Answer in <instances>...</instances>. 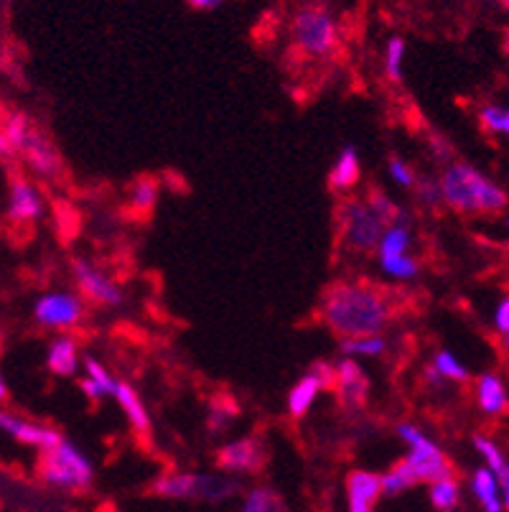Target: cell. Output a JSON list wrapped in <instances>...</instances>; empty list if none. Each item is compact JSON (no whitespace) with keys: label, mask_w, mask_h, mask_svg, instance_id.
<instances>
[{"label":"cell","mask_w":509,"mask_h":512,"mask_svg":"<svg viewBox=\"0 0 509 512\" xmlns=\"http://www.w3.org/2000/svg\"><path fill=\"white\" fill-rule=\"evenodd\" d=\"M79 388H82V393L87 395V398H90V400H102L107 395L105 390H102L100 385H97L95 380H92V377H87V375H84L82 380H79Z\"/></svg>","instance_id":"obj_38"},{"label":"cell","mask_w":509,"mask_h":512,"mask_svg":"<svg viewBox=\"0 0 509 512\" xmlns=\"http://www.w3.org/2000/svg\"><path fill=\"white\" fill-rule=\"evenodd\" d=\"M476 400H479V408L489 416H499V413L507 411L509 398H507V388L499 380L494 372H484L479 377V385H476Z\"/></svg>","instance_id":"obj_17"},{"label":"cell","mask_w":509,"mask_h":512,"mask_svg":"<svg viewBox=\"0 0 509 512\" xmlns=\"http://www.w3.org/2000/svg\"><path fill=\"white\" fill-rule=\"evenodd\" d=\"M349 512H372V502L382 495V474L352 472L347 477Z\"/></svg>","instance_id":"obj_15"},{"label":"cell","mask_w":509,"mask_h":512,"mask_svg":"<svg viewBox=\"0 0 509 512\" xmlns=\"http://www.w3.org/2000/svg\"><path fill=\"white\" fill-rule=\"evenodd\" d=\"M334 390L344 408H362L367 403V393H370V375L352 357H344L336 365Z\"/></svg>","instance_id":"obj_12"},{"label":"cell","mask_w":509,"mask_h":512,"mask_svg":"<svg viewBox=\"0 0 509 512\" xmlns=\"http://www.w3.org/2000/svg\"><path fill=\"white\" fill-rule=\"evenodd\" d=\"M46 367H49L54 375L72 377L79 367V352L74 339L59 337L49 344V352H46Z\"/></svg>","instance_id":"obj_18"},{"label":"cell","mask_w":509,"mask_h":512,"mask_svg":"<svg viewBox=\"0 0 509 512\" xmlns=\"http://www.w3.org/2000/svg\"><path fill=\"white\" fill-rule=\"evenodd\" d=\"M405 39L395 36V39L387 41V49H385V69H387V77L392 82H400L403 79V62H405Z\"/></svg>","instance_id":"obj_29"},{"label":"cell","mask_w":509,"mask_h":512,"mask_svg":"<svg viewBox=\"0 0 509 512\" xmlns=\"http://www.w3.org/2000/svg\"><path fill=\"white\" fill-rule=\"evenodd\" d=\"M443 204L461 214H497L509 204L502 186L469 164L448 166L441 179Z\"/></svg>","instance_id":"obj_2"},{"label":"cell","mask_w":509,"mask_h":512,"mask_svg":"<svg viewBox=\"0 0 509 512\" xmlns=\"http://www.w3.org/2000/svg\"><path fill=\"white\" fill-rule=\"evenodd\" d=\"M433 367H436L443 377H448V380H459V383L469 380V370H466L448 349H441V352H438L436 360H433Z\"/></svg>","instance_id":"obj_33"},{"label":"cell","mask_w":509,"mask_h":512,"mask_svg":"<svg viewBox=\"0 0 509 512\" xmlns=\"http://www.w3.org/2000/svg\"><path fill=\"white\" fill-rule=\"evenodd\" d=\"M431 502L438 512H454L459 505V484L456 479H441L431 484Z\"/></svg>","instance_id":"obj_27"},{"label":"cell","mask_w":509,"mask_h":512,"mask_svg":"<svg viewBox=\"0 0 509 512\" xmlns=\"http://www.w3.org/2000/svg\"><path fill=\"white\" fill-rule=\"evenodd\" d=\"M415 484H418V482H415V477L410 474L408 464L400 462V464H395V467L387 469V472L382 474V495L398 497L400 492L410 490V487H415Z\"/></svg>","instance_id":"obj_26"},{"label":"cell","mask_w":509,"mask_h":512,"mask_svg":"<svg viewBox=\"0 0 509 512\" xmlns=\"http://www.w3.org/2000/svg\"><path fill=\"white\" fill-rule=\"evenodd\" d=\"M499 3H502L504 8H509V0H499Z\"/></svg>","instance_id":"obj_45"},{"label":"cell","mask_w":509,"mask_h":512,"mask_svg":"<svg viewBox=\"0 0 509 512\" xmlns=\"http://www.w3.org/2000/svg\"><path fill=\"white\" fill-rule=\"evenodd\" d=\"M115 398H118L120 408L125 411L128 421L133 423V428H138V431H146V428H148V413H146V406H143V400H140V395L135 393L130 385L120 383Z\"/></svg>","instance_id":"obj_23"},{"label":"cell","mask_w":509,"mask_h":512,"mask_svg":"<svg viewBox=\"0 0 509 512\" xmlns=\"http://www.w3.org/2000/svg\"><path fill=\"white\" fill-rule=\"evenodd\" d=\"M504 227H507V230H509V217H507V220H504Z\"/></svg>","instance_id":"obj_46"},{"label":"cell","mask_w":509,"mask_h":512,"mask_svg":"<svg viewBox=\"0 0 509 512\" xmlns=\"http://www.w3.org/2000/svg\"><path fill=\"white\" fill-rule=\"evenodd\" d=\"M324 383L319 380L314 370H308V375H303L296 385H293L291 395H288V411H291L293 418H301L303 413L311 408V403L316 400V395L321 393Z\"/></svg>","instance_id":"obj_19"},{"label":"cell","mask_w":509,"mask_h":512,"mask_svg":"<svg viewBox=\"0 0 509 512\" xmlns=\"http://www.w3.org/2000/svg\"><path fill=\"white\" fill-rule=\"evenodd\" d=\"M415 197L426 209H438L443 204V189L441 181L431 179V176H420L415 181Z\"/></svg>","instance_id":"obj_31"},{"label":"cell","mask_w":509,"mask_h":512,"mask_svg":"<svg viewBox=\"0 0 509 512\" xmlns=\"http://www.w3.org/2000/svg\"><path fill=\"white\" fill-rule=\"evenodd\" d=\"M0 130L13 143L23 164L34 174H39L41 179H56V176L62 174V161H59L54 143L36 128L34 120L28 118V115L8 113L6 120L0 123Z\"/></svg>","instance_id":"obj_3"},{"label":"cell","mask_w":509,"mask_h":512,"mask_svg":"<svg viewBox=\"0 0 509 512\" xmlns=\"http://www.w3.org/2000/svg\"><path fill=\"white\" fill-rule=\"evenodd\" d=\"M39 472L46 482L54 487H64V490H84V487H90L92 477H95L87 456L64 439L54 449L41 451Z\"/></svg>","instance_id":"obj_6"},{"label":"cell","mask_w":509,"mask_h":512,"mask_svg":"<svg viewBox=\"0 0 509 512\" xmlns=\"http://www.w3.org/2000/svg\"><path fill=\"white\" fill-rule=\"evenodd\" d=\"M359 176H362V169H359V153L352 143L339 151L336 156V164L331 166L329 171V189L331 192H349L352 186L359 184Z\"/></svg>","instance_id":"obj_16"},{"label":"cell","mask_w":509,"mask_h":512,"mask_svg":"<svg viewBox=\"0 0 509 512\" xmlns=\"http://www.w3.org/2000/svg\"><path fill=\"white\" fill-rule=\"evenodd\" d=\"M382 271L387 273V276L398 278V281H410V278L418 276L420 265L418 260L410 258V255H400V258H387V260H380Z\"/></svg>","instance_id":"obj_32"},{"label":"cell","mask_w":509,"mask_h":512,"mask_svg":"<svg viewBox=\"0 0 509 512\" xmlns=\"http://www.w3.org/2000/svg\"><path fill=\"white\" fill-rule=\"evenodd\" d=\"M0 400H8V388H6V380L0 375Z\"/></svg>","instance_id":"obj_42"},{"label":"cell","mask_w":509,"mask_h":512,"mask_svg":"<svg viewBox=\"0 0 509 512\" xmlns=\"http://www.w3.org/2000/svg\"><path fill=\"white\" fill-rule=\"evenodd\" d=\"M504 51H507V54H509V36H507V39H504Z\"/></svg>","instance_id":"obj_44"},{"label":"cell","mask_w":509,"mask_h":512,"mask_svg":"<svg viewBox=\"0 0 509 512\" xmlns=\"http://www.w3.org/2000/svg\"><path fill=\"white\" fill-rule=\"evenodd\" d=\"M41 212H44V202H41L39 189L23 176H16L11 181V194H8V217L16 225H31L39 220Z\"/></svg>","instance_id":"obj_14"},{"label":"cell","mask_w":509,"mask_h":512,"mask_svg":"<svg viewBox=\"0 0 509 512\" xmlns=\"http://www.w3.org/2000/svg\"><path fill=\"white\" fill-rule=\"evenodd\" d=\"M84 306L79 296L67 291L44 293L34 306V319L46 329H69L79 324Z\"/></svg>","instance_id":"obj_10"},{"label":"cell","mask_w":509,"mask_h":512,"mask_svg":"<svg viewBox=\"0 0 509 512\" xmlns=\"http://www.w3.org/2000/svg\"><path fill=\"white\" fill-rule=\"evenodd\" d=\"M151 492L168 500H191V502H224L240 492V482L222 474L207 472H176L163 474L151 484Z\"/></svg>","instance_id":"obj_4"},{"label":"cell","mask_w":509,"mask_h":512,"mask_svg":"<svg viewBox=\"0 0 509 512\" xmlns=\"http://www.w3.org/2000/svg\"><path fill=\"white\" fill-rule=\"evenodd\" d=\"M494 324L502 334H509V299H504L502 304L497 306V314H494Z\"/></svg>","instance_id":"obj_40"},{"label":"cell","mask_w":509,"mask_h":512,"mask_svg":"<svg viewBox=\"0 0 509 512\" xmlns=\"http://www.w3.org/2000/svg\"><path fill=\"white\" fill-rule=\"evenodd\" d=\"M408 248H410V227L408 222H395V225H390L385 230V235H382L380 240V248H377V253H380V260H387V258H400V255H408Z\"/></svg>","instance_id":"obj_22"},{"label":"cell","mask_w":509,"mask_h":512,"mask_svg":"<svg viewBox=\"0 0 509 512\" xmlns=\"http://www.w3.org/2000/svg\"><path fill=\"white\" fill-rule=\"evenodd\" d=\"M74 271V278H77V286L79 291L87 296V299L97 301V304H105V306H120L123 304V291H120L115 283L110 281V278L105 276V273L100 271V268H95L92 263H87V260L77 258L72 265Z\"/></svg>","instance_id":"obj_11"},{"label":"cell","mask_w":509,"mask_h":512,"mask_svg":"<svg viewBox=\"0 0 509 512\" xmlns=\"http://www.w3.org/2000/svg\"><path fill=\"white\" fill-rule=\"evenodd\" d=\"M265 464H268V446L258 436H245L217 451V467L224 472L258 474L263 472Z\"/></svg>","instance_id":"obj_9"},{"label":"cell","mask_w":509,"mask_h":512,"mask_svg":"<svg viewBox=\"0 0 509 512\" xmlns=\"http://www.w3.org/2000/svg\"><path fill=\"white\" fill-rule=\"evenodd\" d=\"M482 125H484V130H489V133H502L504 107H497V105L484 107V110H482Z\"/></svg>","instance_id":"obj_37"},{"label":"cell","mask_w":509,"mask_h":512,"mask_svg":"<svg viewBox=\"0 0 509 512\" xmlns=\"http://www.w3.org/2000/svg\"><path fill=\"white\" fill-rule=\"evenodd\" d=\"M390 176L398 181L400 186H408V189L415 186V181H418L400 156H390Z\"/></svg>","instance_id":"obj_36"},{"label":"cell","mask_w":509,"mask_h":512,"mask_svg":"<svg viewBox=\"0 0 509 512\" xmlns=\"http://www.w3.org/2000/svg\"><path fill=\"white\" fill-rule=\"evenodd\" d=\"M0 161H3V164H13V161H18L16 148H13V143L8 141L3 130H0Z\"/></svg>","instance_id":"obj_39"},{"label":"cell","mask_w":509,"mask_h":512,"mask_svg":"<svg viewBox=\"0 0 509 512\" xmlns=\"http://www.w3.org/2000/svg\"><path fill=\"white\" fill-rule=\"evenodd\" d=\"M398 436L403 441H408L410 454L405 456L403 462L408 464L410 474L415 477V482H441V479L454 477V467L448 462V456L428 439L420 428L410 426V423H400Z\"/></svg>","instance_id":"obj_8"},{"label":"cell","mask_w":509,"mask_h":512,"mask_svg":"<svg viewBox=\"0 0 509 512\" xmlns=\"http://www.w3.org/2000/svg\"><path fill=\"white\" fill-rule=\"evenodd\" d=\"M0 431H6L8 436L18 439L21 444L39 446L41 451L54 449V446L62 441V434H59V431H54V428L39 426V423L26 421V418L16 416V413H8V411H0Z\"/></svg>","instance_id":"obj_13"},{"label":"cell","mask_w":509,"mask_h":512,"mask_svg":"<svg viewBox=\"0 0 509 512\" xmlns=\"http://www.w3.org/2000/svg\"><path fill=\"white\" fill-rule=\"evenodd\" d=\"M476 500L482 502L484 512H502V500H499V482L492 474V469H476L471 477Z\"/></svg>","instance_id":"obj_21"},{"label":"cell","mask_w":509,"mask_h":512,"mask_svg":"<svg viewBox=\"0 0 509 512\" xmlns=\"http://www.w3.org/2000/svg\"><path fill=\"white\" fill-rule=\"evenodd\" d=\"M502 133H507V136H509V107H504V128H502Z\"/></svg>","instance_id":"obj_43"},{"label":"cell","mask_w":509,"mask_h":512,"mask_svg":"<svg viewBox=\"0 0 509 512\" xmlns=\"http://www.w3.org/2000/svg\"><path fill=\"white\" fill-rule=\"evenodd\" d=\"M474 446L479 449V454L487 459L489 469H492V474L497 477L499 487H502V495H504V507L509 510V464L507 459H504L502 451L497 449V446L492 444V441L487 439V436H474Z\"/></svg>","instance_id":"obj_20"},{"label":"cell","mask_w":509,"mask_h":512,"mask_svg":"<svg viewBox=\"0 0 509 512\" xmlns=\"http://www.w3.org/2000/svg\"><path fill=\"white\" fill-rule=\"evenodd\" d=\"M291 39L306 57H329L339 44V29L329 8L321 3H303L291 18Z\"/></svg>","instance_id":"obj_5"},{"label":"cell","mask_w":509,"mask_h":512,"mask_svg":"<svg viewBox=\"0 0 509 512\" xmlns=\"http://www.w3.org/2000/svg\"><path fill=\"white\" fill-rule=\"evenodd\" d=\"M339 235L342 242L354 253H375L385 235V225L367 202L359 199H342L339 202Z\"/></svg>","instance_id":"obj_7"},{"label":"cell","mask_w":509,"mask_h":512,"mask_svg":"<svg viewBox=\"0 0 509 512\" xmlns=\"http://www.w3.org/2000/svg\"><path fill=\"white\" fill-rule=\"evenodd\" d=\"M387 349L385 339L377 334V337H354V339H342V352L344 357H357V355H367V357H377L382 355Z\"/></svg>","instance_id":"obj_28"},{"label":"cell","mask_w":509,"mask_h":512,"mask_svg":"<svg viewBox=\"0 0 509 512\" xmlns=\"http://www.w3.org/2000/svg\"><path fill=\"white\" fill-rule=\"evenodd\" d=\"M224 0H189V6L196 11H214V8L222 6Z\"/></svg>","instance_id":"obj_41"},{"label":"cell","mask_w":509,"mask_h":512,"mask_svg":"<svg viewBox=\"0 0 509 512\" xmlns=\"http://www.w3.org/2000/svg\"><path fill=\"white\" fill-rule=\"evenodd\" d=\"M321 321L344 339L377 337L392 319V304L377 288L336 281L321 293Z\"/></svg>","instance_id":"obj_1"},{"label":"cell","mask_w":509,"mask_h":512,"mask_svg":"<svg viewBox=\"0 0 509 512\" xmlns=\"http://www.w3.org/2000/svg\"><path fill=\"white\" fill-rule=\"evenodd\" d=\"M84 370H87V377H92V380H95L97 385H100L102 390H105L107 395H115L118 393V380H115V377L110 375V372L105 370V367L100 365V362L95 360V357H84Z\"/></svg>","instance_id":"obj_34"},{"label":"cell","mask_w":509,"mask_h":512,"mask_svg":"<svg viewBox=\"0 0 509 512\" xmlns=\"http://www.w3.org/2000/svg\"><path fill=\"white\" fill-rule=\"evenodd\" d=\"M237 413H240V408H237L235 403H227V400H217V403H212L207 416L209 431H212V434H222L224 428L235 421Z\"/></svg>","instance_id":"obj_30"},{"label":"cell","mask_w":509,"mask_h":512,"mask_svg":"<svg viewBox=\"0 0 509 512\" xmlns=\"http://www.w3.org/2000/svg\"><path fill=\"white\" fill-rule=\"evenodd\" d=\"M242 512H288V505L270 487H255V490L247 492Z\"/></svg>","instance_id":"obj_24"},{"label":"cell","mask_w":509,"mask_h":512,"mask_svg":"<svg viewBox=\"0 0 509 512\" xmlns=\"http://www.w3.org/2000/svg\"><path fill=\"white\" fill-rule=\"evenodd\" d=\"M158 202V186L153 179H140L138 184H135L133 189V204L138 209H143V212H148V209L156 207Z\"/></svg>","instance_id":"obj_35"},{"label":"cell","mask_w":509,"mask_h":512,"mask_svg":"<svg viewBox=\"0 0 509 512\" xmlns=\"http://www.w3.org/2000/svg\"><path fill=\"white\" fill-rule=\"evenodd\" d=\"M367 207L372 209V212L380 217V222L385 227L395 225V222H403L405 214L400 212V207L395 202H392L390 197H387L382 189H377V186H370V192H367Z\"/></svg>","instance_id":"obj_25"}]
</instances>
